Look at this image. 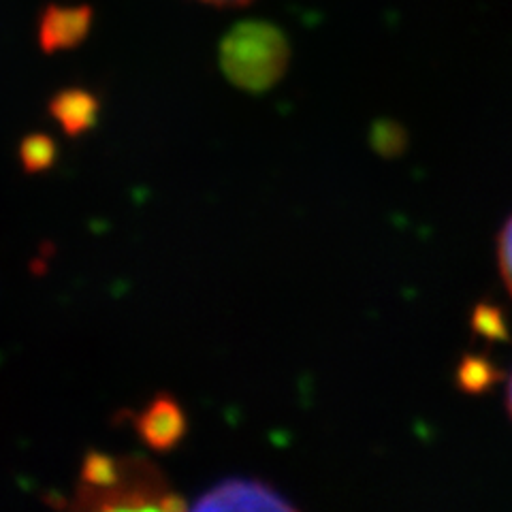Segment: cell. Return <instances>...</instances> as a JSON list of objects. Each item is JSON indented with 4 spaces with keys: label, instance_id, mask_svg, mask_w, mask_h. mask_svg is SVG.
I'll return each instance as SVG.
<instances>
[{
    "label": "cell",
    "instance_id": "6da1fadb",
    "mask_svg": "<svg viewBox=\"0 0 512 512\" xmlns=\"http://www.w3.org/2000/svg\"><path fill=\"white\" fill-rule=\"evenodd\" d=\"M220 69L229 82L252 94L274 88L291 62L284 30L265 20L235 24L220 41Z\"/></svg>",
    "mask_w": 512,
    "mask_h": 512
},
{
    "label": "cell",
    "instance_id": "7a4b0ae2",
    "mask_svg": "<svg viewBox=\"0 0 512 512\" xmlns=\"http://www.w3.org/2000/svg\"><path fill=\"white\" fill-rule=\"evenodd\" d=\"M188 504L169 483L154 461L124 455V474L116 487L107 491H75L71 508L77 510H184Z\"/></svg>",
    "mask_w": 512,
    "mask_h": 512
},
{
    "label": "cell",
    "instance_id": "3957f363",
    "mask_svg": "<svg viewBox=\"0 0 512 512\" xmlns=\"http://www.w3.org/2000/svg\"><path fill=\"white\" fill-rule=\"evenodd\" d=\"M131 419L139 440L156 453H171L188 434V416L171 393H158L139 412H122Z\"/></svg>",
    "mask_w": 512,
    "mask_h": 512
},
{
    "label": "cell",
    "instance_id": "277c9868",
    "mask_svg": "<svg viewBox=\"0 0 512 512\" xmlns=\"http://www.w3.org/2000/svg\"><path fill=\"white\" fill-rule=\"evenodd\" d=\"M195 510H295L293 502L259 478H227L207 489Z\"/></svg>",
    "mask_w": 512,
    "mask_h": 512
},
{
    "label": "cell",
    "instance_id": "5b68a950",
    "mask_svg": "<svg viewBox=\"0 0 512 512\" xmlns=\"http://www.w3.org/2000/svg\"><path fill=\"white\" fill-rule=\"evenodd\" d=\"M92 26V9L86 5L58 7L50 5L39 22V45L45 54L73 50L82 43Z\"/></svg>",
    "mask_w": 512,
    "mask_h": 512
},
{
    "label": "cell",
    "instance_id": "8992f818",
    "mask_svg": "<svg viewBox=\"0 0 512 512\" xmlns=\"http://www.w3.org/2000/svg\"><path fill=\"white\" fill-rule=\"evenodd\" d=\"M50 116L58 122V126L73 139L86 135L96 126L101 114V101L99 96L90 92L88 88H62L58 90L50 105H47Z\"/></svg>",
    "mask_w": 512,
    "mask_h": 512
},
{
    "label": "cell",
    "instance_id": "52a82bcc",
    "mask_svg": "<svg viewBox=\"0 0 512 512\" xmlns=\"http://www.w3.org/2000/svg\"><path fill=\"white\" fill-rule=\"evenodd\" d=\"M124 474V457L109 455L103 451H88L79 468L77 491H107L120 483Z\"/></svg>",
    "mask_w": 512,
    "mask_h": 512
},
{
    "label": "cell",
    "instance_id": "ba28073f",
    "mask_svg": "<svg viewBox=\"0 0 512 512\" xmlns=\"http://www.w3.org/2000/svg\"><path fill=\"white\" fill-rule=\"evenodd\" d=\"M58 160V146L52 135L47 133H28L20 141V165L24 173L37 175L50 171Z\"/></svg>",
    "mask_w": 512,
    "mask_h": 512
},
{
    "label": "cell",
    "instance_id": "9c48e42d",
    "mask_svg": "<svg viewBox=\"0 0 512 512\" xmlns=\"http://www.w3.org/2000/svg\"><path fill=\"white\" fill-rule=\"evenodd\" d=\"M498 269L508 295L512 297V214L498 233Z\"/></svg>",
    "mask_w": 512,
    "mask_h": 512
},
{
    "label": "cell",
    "instance_id": "30bf717a",
    "mask_svg": "<svg viewBox=\"0 0 512 512\" xmlns=\"http://www.w3.org/2000/svg\"><path fill=\"white\" fill-rule=\"evenodd\" d=\"M205 5H214V7H244L252 0H201Z\"/></svg>",
    "mask_w": 512,
    "mask_h": 512
},
{
    "label": "cell",
    "instance_id": "8fae6325",
    "mask_svg": "<svg viewBox=\"0 0 512 512\" xmlns=\"http://www.w3.org/2000/svg\"><path fill=\"white\" fill-rule=\"evenodd\" d=\"M504 406H506V412L510 416L512 421V372L508 376V382H506V395H504Z\"/></svg>",
    "mask_w": 512,
    "mask_h": 512
}]
</instances>
